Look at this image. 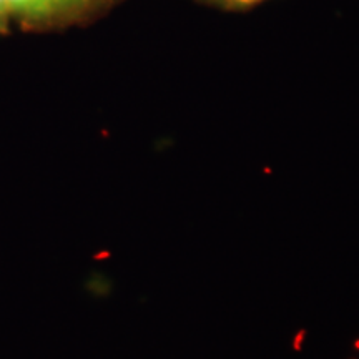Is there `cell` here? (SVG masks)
Listing matches in <instances>:
<instances>
[{"instance_id": "1", "label": "cell", "mask_w": 359, "mask_h": 359, "mask_svg": "<svg viewBox=\"0 0 359 359\" xmlns=\"http://www.w3.org/2000/svg\"><path fill=\"white\" fill-rule=\"evenodd\" d=\"M8 13H20V15L40 17L37 0H7Z\"/></svg>"}, {"instance_id": "2", "label": "cell", "mask_w": 359, "mask_h": 359, "mask_svg": "<svg viewBox=\"0 0 359 359\" xmlns=\"http://www.w3.org/2000/svg\"><path fill=\"white\" fill-rule=\"evenodd\" d=\"M37 6L40 15H45V13L52 12L53 7L58 6V0H37Z\"/></svg>"}, {"instance_id": "3", "label": "cell", "mask_w": 359, "mask_h": 359, "mask_svg": "<svg viewBox=\"0 0 359 359\" xmlns=\"http://www.w3.org/2000/svg\"><path fill=\"white\" fill-rule=\"evenodd\" d=\"M8 13V8H7V0H0V19H4Z\"/></svg>"}, {"instance_id": "4", "label": "cell", "mask_w": 359, "mask_h": 359, "mask_svg": "<svg viewBox=\"0 0 359 359\" xmlns=\"http://www.w3.org/2000/svg\"><path fill=\"white\" fill-rule=\"evenodd\" d=\"M231 2L238 4V6H251V4H257L259 0H231Z\"/></svg>"}, {"instance_id": "5", "label": "cell", "mask_w": 359, "mask_h": 359, "mask_svg": "<svg viewBox=\"0 0 359 359\" xmlns=\"http://www.w3.org/2000/svg\"><path fill=\"white\" fill-rule=\"evenodd\" d=\"M64 2H69V0H58V4H64Z\"/></svg>"}]
</instances>
